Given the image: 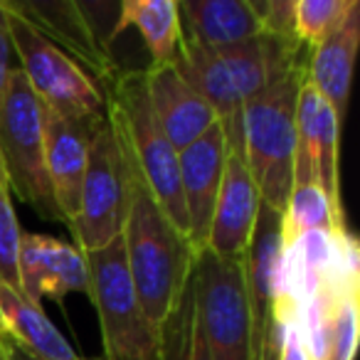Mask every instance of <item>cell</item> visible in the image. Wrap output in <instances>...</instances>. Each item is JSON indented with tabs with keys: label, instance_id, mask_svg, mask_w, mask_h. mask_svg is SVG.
<instances>
[{
	"label": "cell",
	"instance_id": "6da1fadb",
	"mask_svg": "<svg viewBox=\"0 0 360 360\" xmlns=\"http://www.w3.org/2000/svg\"><path fill=\"white\" fill-rule=\"evenodd\" d=\"M304 50L306 47L296 37H276L266 32L222 50H207L180 35L175 65L212 106L230 148H240V114L245 104L269 89L296 65L306 62Z\"/></svg>",
	"mask_w": 360,
	"mask_h": 360
},
{
	"label": "cell",
	"instance_id": "7a4b0ae2",
	"mask_svg": "<svg viewBox=\"0 0 360 360\" xmlns=\"http://www.w3.org/2000/svg\"><path fill=\"white\" fill-rule=\"evenodd\" d=\"M126 168H129V188H126V212L121 225L126 266L146 319L158 328L168 319L180 291L191 279L195 250L150 195L129 153H126Z\"/></svg>",
	"mask_w": 360,
	"mask_h": 360
},
{
	"label": "cell",
	"instance_id": "3957f363",
	"mask_svg": "<svg viewBox=\"0 0 360 360\" xmlns=\"http://www.w3.org/2000/svg\"><path fill=\"white\" fill-rule=\"evenodd\" d=\"M306 82V62L247 101L240 114V150L259 198L281 215L294 188L296 101Z\"/></svg>",
	"mask_w": 360,
	"mask_h": 360
},
{
	"label": "cell",
	"instance_id": "277c9868",
	"mask_svg": "<svg viewBox=\"0 0 360 360\" xmlns=\"http://www.w3.org/2000/svg\"><path fill=\"white\" fill-rule=\"evenodd\" d=\"M104 94L121 143L148 186L150 195L163 207L170 222L188 237L186 202L180 193L178 150L173 148L153 114L143 70H121L119 77L104 89Z\"/></svg>",
	"mask_w": 360,
	"mask_h": 360
},
{
	"label": "cell",
	"instance_id": "5b68a950",
	"mask_svg": "<svg viewBox=\"0 0 360 360\" xmlns=\"http://www.w3.org/2000/svg\"><path fill=\"white\" fill-rule=\"evenodd\" d=\"M0 163L11 195L15 193L45 220L62 222L45 165V109L20 67H13L0 101Z\"/></svg>",
	"mask_w": 360,
	"mask_h": 360
},
{
	"label": "cell",
	"instance_id": "8992f818",
	"mask_svg": "<svg viewBox=\"0 0 360 360\" xmlns=\"http://www.w3.org/2000/svg\"><path fill=\"white\" fill-rule=\"evenodd\" d=\"M89 299L96 309L104 360H158V328L146 319L126 266L121 235L111 245L84 252Z\"/></svg>",
	"mask_w": 360,
	"mask_h": 360
},
{
	"label": "cell",
	"instance_id": "52a82bcc",
	"mask_svg": "<svg viewBox=\"0 0 360 360\" xmlns=\"http://www.w3.org/2000/svg\"><path fill=\"white\" fill-rule=\"evenodd\" d=\"M3 6V3H0ZM6 8V6H3ZM8 13L13 52L20 60V72L25 75L30 89L45 109L79 124H96L109 114V101L101 84L82 70L60 47L42 37L27 20Z\"/></svg>",
	"mask_w": 360,
	"mask_h": 360
},
{
	"label": "cell",
	"instance_id": "ba28073f",
	"mask_svg": "<svg viewBox=\"0 0 360 360\" xmlns=\"http://www.w3.org/2000/svg\"><path fill=\"white\" fill-rule=\"evenodd\" d=\"M193 294L212 360H252V311L245 257L220 259L202 250L193 264Z\"/></svg>",
	"mask_w": 360,
	"mask_h": 360
},
{
	"label": "cell",
	"instance_id": "9c48e42d",
	"mask_svg": "<svg viewBox=\"0 0 360 360\" xmlns=\"http://www.w3.org/2000/svg\"><path fill=\"white\" fill-rule=\"evenodd\" d=\"M129 168L111 114L96 124L91 134L89 163L79 195V212L70 225L75 245L82 252H94L111 245L121 235L126 212Z\"/></svg>",
	"mask_w": 360,
	"mask_h": 360
},
{
	"label": "cell",
	"instance_id": "30bf717a",
	"mask_svg": "<svg viewBox=\"0 0 360 360\" xmlns=\"http://www.w3.org/2000/svg\"><path fill=\"white\" fill-rule=\"evenodd\" d=\"M11 13L27 20L42 37L60 47L67 57L86 70L101 89L119 77L121 67L114 62L104 32L96 27L86 3L79 0H0Z\"/></svg>",
	"mask_w": 360,
	"mask_h": 360
},
{
	"label": "cell",
	"instance_id": "8fae6325",
	"mask_svg": "<svg viewBox=\"0 0 360 360\" xmlns=\"http://www.w3.org/2000/svg\"><path fill=\"white\" fill-rule=\"evenodd\" d=\"M340 121L330 104L304 82L296 101V160H294V186L314 183L330 198L335 207L340 202L338 178V143Z\"/></svg>",
	"mask_w": 360,
	"mask_h": 360
},
{
	"label": "cell",
	"instance_id": "7c38bea8",
	"mask_svg": "<svg viewBox=\"0 0 360 360\" xmlns=\"http://www.w3.org/2000/svg\"><path fill=\"white\" fill-rule=\"evenodd\" d=\"M227 155H230V143H227V134L220 124H215L178 153L180 193H183L188 215V240H191L195 255L205 250Z\"/></svg>",
	"mask_w": 360,
	"mask_h": 360
},
{
	"label": "cell",
	"instance_id": "4fadbf2b",
	"mask_svg": "<svg viewBox=\"0 0 360 360\" xmlns=\"http://www.w3.org/2000/svg\"><path fill=\"white\" fill-rule=\"evenodd\" d=\"M20 294L40 306L45 299L60 301L75 291H89L84 252L50 235L22 232L20 237Z\"/></svg>",
	"mask_w": 360,
	"mask_h": 360
},
{
	"label": "cell",
	"instance_id": "5bb4252c",
	"mask_svg": "<svg viewBox=\"0 0 360 360\" xmlns=\"http://www.w3.org/2000/svg\"><path fill=\"white\" fill-rule=\"evenodd\" d=\"M259 207V191L242 160V150L230 148L222 186L217 193L215 210H212L210 230H207L205 250L220 259H242L252 242Z\"/></svg>",
	"mask_w": 360,
	"mask_h": 360
},
{
	"label": "cell",
	"instance_id": "9a60e30c",
	"mask_svg": "<svg viewBox=\"0 0 360 360\" xmlns=\"http://www.w3.org/2000/svg\"><path fill=\"white\" fill-rule=\"evenodd\" d=\"M45 109V106H42ZM104 121V119H101ZM96 121V124H101ZM96 124L70 121L45 109V165L57 212L67 227L79 212V195L89 163L91 134Z\"/></svg>",
	"mask_w": 360,
	"mask_h": 360
},
{
	"label": "cell",
	"instance_id": "2e32d148",
	"mask_svg": "<svg viewBox=\"0 0 360 360\" xmlns=\"http://www.w3.org/2000/svg\"><path fill=\"white\" fill-rule=\"evenodd\" d=\"M143 75L155 119L178 153L217 124L212 106L183 77L175 60L155 67L148 65Z\"/></svg>",
	"mask_w": 360,
	"mask_h": 360
},
{
	"label": "cell",
	"instance_id": "e0dca14e",
	"mask_svg": "<svg viewBox=\"0 0 360 360\" xmlns=\"http://www.w3.org/2000/svg\"><path fill=\"white\" fill-rule=\"evenodd\" d=\"M178 15L183 37L207 50L242 45L264 32L259 0H183Z\"/></svg>",
	"mask_w": 360,
	"mask_h": 360
},
{
	"label": "cell",
	"instance_id": "ac0fdd59",
	"mask_svg": "<svg viewBox=\"0 0 360 360\" xmlns=\"http://www.w3.org/2000/svg\"><path fill=\"white\" fill-rule=\"evenodd\" d=\"M360 45V6L326 37L309 50L306 57V79L323 96L343 124L348 114L350 84H353L355 55Z\"/></svg>",
	"mask_w": 360,
	"mask_h": 360
},
{
	"label": "cell",
	"instance_id": "d6986e66",
	"mask_svg": "<svg viewBox=\"0 0 360 360\" xmlns=\"http://www.w3.org/2000/svg\"><path fill=\"white\" fill-rule=\"evenodd\" d=\"M0 333L40 360H75L77 353L45 316L42 306L0 279Z\"/></svg>",
	"mask_w": 360,
	"mask_h": 360
},
{
	"label": "cell",
	"instance_id": "ffe728a7",
	"mask_svg": "<svg viewBox=\"0 0 360 360\" xmlns=\"http://www.w3.org/2000/svg\"><path fill=\"white\" fill-rule=\"evenodd\" d=\"M129 27L139 30V35L143 37L146 50L150 55V67L175 60L183 35L175 0H121L114 25L109 30V47Z\"/></svg>",
	"mask_w": 360,
	"mask_h": 360
},
{
	"label": "cell",
	"instance_id": "44dd1931",
	"mask_svg": "<svg viewBox=\"0 0 360 360\" xmlns=\"http://www.w3.org/2000/svg\"><path fill=\"white\" fill-rule=\"evenodd\" d=\"M158 360H212L198 316L193 274L170 309L168 319L158 326Z\"/></svg>",
	"mask_w": 360,
	"mask_h": 360
},
{
	"label": "cell",
	"instance_id": "7402d4cb",
	"mask_svg": "<svg viewBox=\"0 0 360 360\" xmlns=\"http://www.w3.org/2000/svg\"><path fill=\"white\" fill-rule=\"evenodd\" d=\"M345 227V212L314 183L291 188V195L281 212V245H291L306 232H333Z\"/></svg>",
	"mask_w": 360,
	"mask_h": 360
},
{
	"label": "cell",
	"instance_id": "603a6c76",
	"mask_svg": "<svg viewBox=\"0 0 360 360\" xmlns=\"http://www.w3.org/2000/svg\"><path fill=\"white\" fill-rule=\"evenodd\" d=\"M358 0H294V35L306 50L323 42L350 13Z\"/></svg>",
	"mask_w": 360,
	"mask_h": 360
},
{
	"label": "cell",
	"instance_id": "cb8c5ba5",
	"mask_svg": "<svg viewBox=\"0 0 360 360\" xmlns=\"http://www.w3.org/2000/svg\"><path fill=\"white\" fill-rule=\"evenodd\" d=\"M360 333V291H343L335 306L333 330H330L328 358L326 360H355Z\"/></svg>",
	"mask_w": 360,
	"mask_h": 360
},
{
	"label": "cell",
	"instance_id": "d4e9b609",
	"mask_svg": "<svg viewBox=\"0 0 360 360\" xmlns=\"http://www.w3.org/2000/svg\"><path fill=\"white\" fill-rule=\"evenodd\" d=\"M20 237L22 230L18 225L13 195L8 191V183H3L0 186V279L18 291H20V271H18Z\"/></svg>",
	"mask_w": 360,
	"mask_h": 360
},
{
	"label": "cell",
	"instance_id": "484cf974",
	"mask_svg": "<svg viewBox=\"0 0 360 360\" xmlns=\"http://www.w3.org/2000/svg\"><path fill=\"white\" fill-rule=\"evenodd\" d=\"M13 40H11V25H8V13L6 8L0 6V101L8 89L13 72Z\"/></svg>",
	"mask_w": 360,
	"mask_h": 360
},
{
	"label": "cell",
	"instance_id": "4316f807",
	"mask_svg": "<svg viewBox=\"0 0 360 360\" xmlns=\"http://www.w3.org/2000/svg\"><path fill=\"white\" fill-rule=\"evenodd\" d=\"M276 360H309L304 348V338H301L299 323H291L284 328V340H281L279 358Z\"/></svg>",
	"mask_w": 360,
	"mask_h": 360
},
{
	"label": "cell",
	"instance_id": "83f0119b",
	"mask_svg": "<svg viewBox=\"0 0 360 360\" xmlns=\"http://www.w3.org/2000/svg\"><path fill=\"white\" fill-rule=\"evenodd\" d=\"M0 358L3 360H40L37 355H32L30 350H25L22 345H18L15 340H11L3 333H0Z\"/></svg>",
	"mask_w": 360,
	"mask_h": 360
},
{
	"label": "cell",
	"instance_id": "f1b7e54d",
	"mask_svg": "<svg viewBox=\"0 0 360 360\" xmlns=\"http://www.w3.org/2000/svg\"><path fill=\"white\" fill-rule=\"evenodd\" d=\"M75 360H79V358H75Z\"/></svg>",
	"mask_w": 360,
	"mask_h": 360
},
{
	"label": "cell",
	"instance_id": "f546056e",
	"mask_svg": "<svg viewBox=\"0 0 360 360\" xmlns=\"http://www.w3.org/2000/svg\"><path fill=\"white\" fill-rule=\"evenodd\" d=\"M0 360H3V358H0Z\"/></svg>",
	"mask_w": 360,
	"mask_h": 360
}]
</instances>
